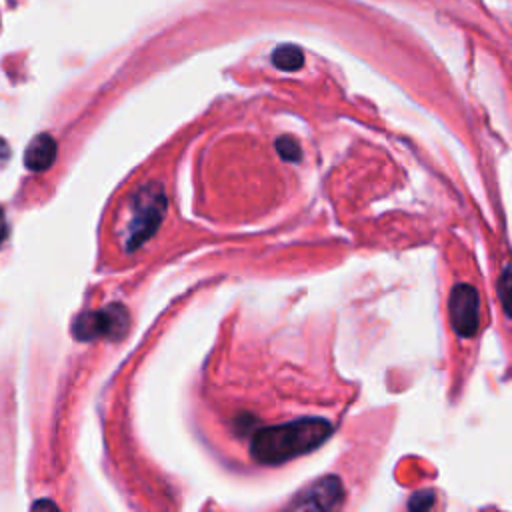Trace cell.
Returning <instances> with one entry per match:
<instances>
[{"mask_svg":"<svg viewBox=\"0 0 512 512\" xmlns=\"http://www.w3.org/2000/svg\"><path fill=\"white\" fill-rule=\"evenodd\" d=\"M332 424L324 418H300L262 428L252 436L250 454L260 464H282L302 456L328 440Z\"/></svg>","mask_w":512,"mask_h":512,"instance_id":"cell-1","label":"cell"},{"mask_svg":"<svg viewBox=\"0 0 512 512\" xmlns=\"http://www.w3.org/2000/svg\"><path fill=\"white\" fill-rule=\"evenodd\" d=\"M166 210V196L162 186L146 184L136 194L130 196L128 216H126V232H124V248L134 252L142 246L160 226Z\"/></svg>","mask_w":512,"mask_h":512,"instance_id":"cell-2","label":"cell"},{"mask_svg":"<svg viewBox=\"0 0 512 512\" xmlns=\"http://www.w3.org/2000/svg\"><path fill=\"white\" fill-rule=\"evenodd\" d=\"M126 330H128V310L122 304H110L100 310L84 312L72 324V332L78 340L122 338Z\"/></svg>","mask_w":512,"mask_h":512,"instance_id":"cell-3","label":"cell"},{"mask_svg":"<svg viewBox=\"0 0 512 512\" xmlns=\"http://www.w3.org/2000/svg\"><path fill=\"white\" fill-rule=\"evenodd\" d=\"M452 328L460 336H474L480 326V296L470 284H456L448 298Z\"/></svg>","mask_w":512,"mask_h":512,"instance_id":"cell-4","label":"cell"},{"mask_svg":"<svg viewBox=\"0 0 512 512\" xmlns=\"http://www.w3.org/2000/svg\"><path fill=\"white\" fill-rule=\"evenodd\" d=\"M342 496H344V490L340 480L334 476H326L316 484H312L306 492H302L292 506L306 508V510H332L340 506Z\"/></svg>","mask_w":512,"mask_h":512,"instance_id":"cell-5","label":"cell"},{"mask_svg":"<svg viewBox=\"0 0 512 512\" xmlns=\"http://www.w3.org/2000/svg\"><path fill=\"white\" fill-rule=\"evenodd\" d=\"M56 152H58L56 140L50 134H38L30 140V144L26 148L24 162L30 170L42 172V170L52 166V162L56 158Z\"/></svg>","mask_w":512,"mask_h":512,"instance_id":"cell-6","label":"cell"},{"mask_svg":"<svg viewBox=\"0 0 512 512\" xmlns=\"http://www.w3.org/2000/svg\"><path fill=\"white\" fill-rule=\"evenodd\" d=\"M272 62L280 70H298L304 64V56L296 46H280L274 50Z\"/></svg>","mask_w":512,"mask_h":512,"instance_id":"cell-7","label":"cell"},{"mask_svg":"<svg viewBox=\"0 0 512 512\" xmlns=\"http://www.w3.org/2000/svg\"><path fill=\"white\" fill-rule=\"evenodd\" d=\"M276 150H278V154H280L284 160H290V162H296V160H300V156H302V150H300V146L296 144V140H294V138H288V136H280V138L276 140Z\"/></svg>","mask_w":512,"mask_h":512,"instance_id":"cell-8","label":"cell"},{"mask_svg":"<svg viewBox=\"0 0 512 512\" xmlns=\"http://www.w3.org/2000/svg\"><path fill=\"white\" fill-rule=\"evenodd\" d=\"M434 504V492L430 490H420L416 494H412V498L408 500V508L410 510H428Z\"/></svg>","mask_w":512,"mask_h":512,"instance_id":"cell-9","label":"cell"},{"mask_svg":"<svg viewBox=\"0 0 512 512\" xmlns=\"http://www.w3.org/2000/svg\"><path fill=\"white\" fill-rule=\"evenodd\" d=\"M508 292H510V272L508 268H504L500 276V296H502V306L506 314H508Z\"/></svg>","mask_w":512,"mask_h":512,"instance_id":"cell-10","label":"cell"},{"mask_svg":"<svg viewBox=\"0 0 512 512\" xmlns=\"http://www.w3.org/2000/svg\"><path fill=\"white\" fill-rule=\"evenodd\" d=\"M6 232H8V226H6L4 212H2V208H0V244H2V240H4V236H6Z\"/></svg>","mask_w":512,"mask_h":512,"instance_id":"cell-11","label":"cell"},{"mask_svg":"<svg viewBox=\"0 0 512 512\" xmlns=\"http://www.w3.org/2000/svg\"><path fill=\"white\" fill-rule=\"evenodd\" d=\"M10 154V150H8V144L0 138V164L6 160V156Z\"/></svg>","mask_w":512,"mask_h":512,"instance_id":"cell-12","label":"cell"}]
</instances>
